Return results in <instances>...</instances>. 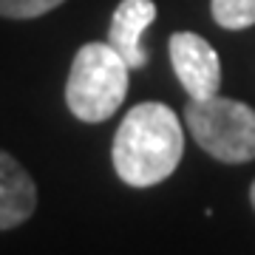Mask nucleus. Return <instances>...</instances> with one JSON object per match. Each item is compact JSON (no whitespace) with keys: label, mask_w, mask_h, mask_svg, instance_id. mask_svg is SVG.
Masks as SVG:
<instances>
[{"label":"nucleus","mask_w":255,"mask_h":255,"mask_svg":"<svg viewBox=\"0 0 255 255\" xmlns=\"http://www.w3.org/2000/svg\"><path fill=\"white\" fill-rule=\"evenodd\" d=\"M111 153L117 176L130 187H153L164 182L184 156L179 117L162 102H139L125 114Z\"/></svg>","instance_id":"1"},{"label":"nucleus","mask_w":255,"mask_h":255,"mask_svg":"<svg viewBox=\"0 0 255 255\" xmlns=\"http://www.w3.org/2000/svg\"><path fill=\"white\" fill-rule=\"evenodd\" d=\"M130 65L111 43H88L77 51L65 85V102L82 122H105L128 94Z\"/></svg>","instance_id":"2"},{"label":"nucleus","mask_w":255,"mask_h":255,"mask_svg":"<svg viewBox=\"0 0 255 255\" xmlns=\"http://www.w3.org/2000/svg\"><path fill=\"white\" fill-rule=\"evenodd\" d=\"M184 122L196 145L213 159L241 164L255 159V111L230 97L190 100L184 108Z\"/></svg>","instance_id":"3"},{"label":"nucleus","mask_w":255,"mask_h":255,"mask_svg":"<svg viewBox=\"0 0 255 255\" xmlns=\"http://www.w3.org/2000/svg\"><path fill=\"white\" fill-rule=\"evenodd\" d=\"M170 63L190 100H204L219 94L221 60L204 37L193 31H176L170 37Z\"/></svg>","instance_id":"4"},{"label":"nucleus","mask_w":255,"mask_h":255,"mask_svg":"<svg viewBox=\"0 0 255 255\" xmlns=\"http://www.w3.org/2000/svg\"><path fill=\"white\" fill-rule=\"evenodd\" d=\"M156 20L153 0H122L111 17L108 43L130 68H142L147 63V48L142 43L147 26Z\"/></svg>","instance_id":"5"},{"label":"nucleus","mask_w":255,"mask_h":255,"mask_svg":"<svg viewBox=\"0 0 255 255\" xmlns=\"http://www.w3.org/2000/svg\"><path fill=\"white\" fill-rule=\"evenodd\" d=\"M37 184L20 162L0 150V230H11L34 213Z\"/></svg>","instance_id":"6"},{"label":"nucleus","mask_w":255,"mask_h":255,"mask_svg":"<svg viewBox=\"0 0 255 255\" xmlns=\"http://www.w3.org/2000/svg\"><path fill=\"white\" fill-rule=\"evenodd\" d=\"M210 11L213 20L230 31L255 26V0H210Z\"/></svg>","instance_id":"7"},{"label":"nucleus","mask_w":255,"mask_h":255,"mask_svg":"<svg viewBox=\"0 0 255 255\" xmlns=\"http://www.w3.org/2000/svg\"><path fill=\"white\" fill-rule=\"evenodd\" d=\"M65 0H0V17L11 20H34L46 11L63 6Z\"/></svg>","instance_id":"8"},{"label":"nucleus","mask_w":255,"mask_h":255,"mask_svg":"<svg viewBox=\"0 0 255 255\" xmlns=\"http://www.w3.org/2000/svg\"><path fill=\"white\" fill-rule=\"evenodd\" d=\"M250 201H253V210H255V182H253V187H250Z\"/></svg>","instance_id":"9"}]
</instances>
